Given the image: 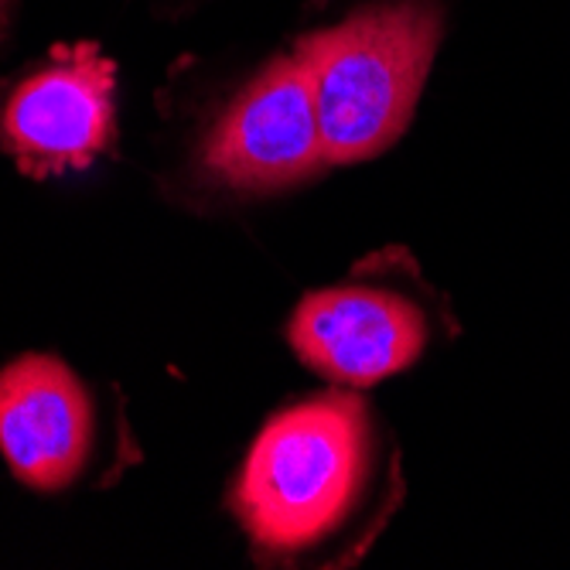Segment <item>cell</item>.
<instances>
[{
    "label": "cell",
    "mask_w": 570,
    "mask_h": 570,
    "mask_svg": "<svg viewBox=\"0 0 570 570\" xmlns=\"http://www.w3.org/2000/svg\"><path fill=\"white\" fill-rule=\"evenodd\" d=\"M380 472V431L362 400L325 393L284 406L253 441L233 505L253 547L291 560L345 530Z\"/></svg>",
    "instance_id": "1"
},
{
    "label": "cell",
    "mask_w": 570,
    "mask_h": 570,
    "mask_svg": "<svg viewBox=\"0 0 570 570\" xmlns=\"http://www.w3.org/2000/svg\"><path fill=\"white\" fill-rule=\"evenodd\" d=\"M441 35L438 0H386L294 45L315 92L332 165L366 161L406 130Z\"/></svg>",
    "instance_id": "2"
},
{
    "label": "cell",
    "mask_w": 570,
    "mask_h": 570,
    "mask_svg": "<svg viewBox=\"0 0 570 570\" xmlns=\"http://www.w3.org/2000/svg\"><path fill=\"white\" fill-rule=\"evenodd\" d=\"M117 134V69L92 41L0 79V150L31 178L89 168Z\"/></svg>",
    "instance_id": "3"
},
{
    "label": "cell",
    "mask_w": 570,
    "mask_h": 570,
    "mask_svg": "<svg viewBox=\"0 0 570 570\" xmlns=\"http://www.w3.org/2000/svg\"><path fill=\"white\" fill-rule=\"evenodd\" d=\"M202 165L239 195L284 191L332 165L315 92L294 48L233 96L202 144Z\"/></svg>",
    "instance_id": "4"
},
{
    "label": "cell",
    "mask_w": 570,
    "mask_h": 570,
    "mask_svg": "<svg viewBox=\"0 0 570 570\" xmlns=\"http://www.w3.org/2000/svg\"><path fill=\"white\" fill-rule=\"evenodd\" d=\"M431 342V311L393 281L355 277L307 294L291 318L304 366L342 386H373L403 373Z\"/></svg>",
    "instance_id": "5"
},
{
    "label": "cell",
    "mask_w": 570,
    "mask_h": 570,
    "mask_svg": "<svg viewBox=\"0 0 570 570\" xmlns=\"http://www.w3.org/2000/svg\"><path fill=\"white\" fill-rule=\"evenodd\" d=\"M89 448L92 403L66 362L21 355L0 370V451L24 485L38 492L72 485Z\"/></svg>",
    "instance_id": "6"
},
{
    "label": "cell",
    "mask_w": 570,
    "mask_h": 570,
    "mask_svg": "<svg viewBox=\"0 0 570 570\" xmlns=\"http://www.w3.org/2000/svg\"><path fill=\"white\" fill-rule=\"evenodd\" d=\"M11 14H14V0H0V41H4L11 28Z\"/></svg>",
    "instance_id": "7"
}]
</instances>
